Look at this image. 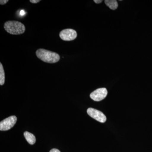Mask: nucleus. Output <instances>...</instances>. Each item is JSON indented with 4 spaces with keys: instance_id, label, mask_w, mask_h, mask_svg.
Segmentation results:
<instances>
[{
    "instance_id": "f03ea898",
    "label": "nucleus",
    "mask_w": 152,
    "mask_h": 152,
    "mask_svg": "<svg viewBox=\"0 0 152 152\" xmlns=\"http://www.w3.org/2000/svg\"><path fill=\"white\" fill-rule=\"evenodd\" d=\"M4 28L7 32L12 35L22 34L26 31L24 25L21 22L17 21L6 22L4 26Z\"/></svg>"
},
{
    "instance_id": "39448f33",
    "label": "nucleus",
    "mask_w": 152,
    "mask_h": 152,
    "mask_svg": "<svg viewBox=\"0 0 152 152\" xmlns=\"http://www.w3.org/2000/svg\"><path fill=\"white\" fill-rule=\"evenodd\" d=\"M87 113L91 118L101 123H104L107 120L106 116L103 113L92 108H89L87 110Z\"/></svg>"
},
{
    "instance_id": "9d476101",
    "label": "nucleus",
    "mask_w": 152,
    "mask_h": 152,
    "mask_svg": "<svg viewBox=\"0 0 152 152\" xmlns=\"http://www.w3.org/2000/svg\"><path fill=\"white\" fill-rule=\"evenodd\" d=\"M9 0H1L0 1V4L3 5L5 4Z\"/></svg>"
},
{
    "instance_id": "1a4fd4ad",
    "label": "nucleus",
    "mask_w": 152,
    "mask_h": 152,
    "mask_svg": "<svg viewBox=\"0 0 152 152\" xmlns=\"http://www.w3.org/2000/svg\"><path fill=\"white\" fill-rule=\"evenodd\" d=\"M5 79V72L4 71V68H3V65L1 63H0V85L1 86H2L4 84Z\"/></svg>"
},
{
    "instance_id": "f257e3e1",
    "label": "nucleus",
    "mask_w": 152,
    "mask_h": 152,
    "mask_svg": "<svg viewBox=\"0 0 152 152\" xmlns=\"http://www.w3.org/2000/svg\"><path fill=\"white\" fill-rule=\"evenodd\" d=\"M36 55L43 61L50 64L58 62L60 59V56L58 53L44 49H38Z\"/></svg>"
},
{
    "instance_id": "7ed1b4c3",
    "label": "nucleus",
    "mask_w": 152,
    "mask_h": 152,
    "mask_svg": "<svg viewBox=\"0 0 152 152\" xmlns=\"http://www.w3.org/2000/svg\"><path fill=\"white\" fill-rule=\"evenodd\" d=\"M17 117L12 116L3 120L0 123V130L7 131L10 129L16 123Z\"/></svg>"
},
{
    "instance_id": "9b49d317",
    "label": "nucleus",
    "mask_w": 152,
    "mask_h": 152,
    "mask_svg": "<svg viewBox=\"0 0 152 152\" xmlns=\"http://www.w3.org/2000/svg\"><path fill=\"white\" fill-rule=\"evenodd\" d=\"M41 1L40 0H30V2L33 4H37Z\"/></svg>"
},
{
    "instance_id": "0eeeda50",
    "label": "nucleus",
    "mask_w": 152,
    "mask_h": 152,
    "mask_svg": "<svg viewBox=\"0 0 152 152\" xmlns=\"http://www.w3.org/2000/svg\"><path fill=\"white\" fill-rule=\"evenodd\" d=\"M24 135L27 141L30 145H34L36 142V137L33 134L29 132H26L24 133Z\"/></svg>"
},
{
    "instance_id": "ddd939ff",
    "label": "nucleus",
    "mask_w": 152,
    "mask_h": 152,
    "mask_svg": "<svg viewBox=\"0 0 152 152\" xmlns=\"http://www.w3.org/2000/svg\"><path fill=\"white\" fill-rule=\"evenodd\" d=\"M102 0H94V2L96 3V4H100V3H102Z\"/></svg>"
},
{
    "instance_id": "423d86ee",
    "label": "nucleus",
    "mask_w": 152,
    "mask_h": 152,
    "mask_svg": "<svg viewBox=\"0 0 152 152\" xmlns=\"http://www.w3.org/2000/svg\"><path fill=\"white\" fill-rule=\"evenodd\" d=\"M107 91L105 88H101L95 90L90 94V97L93 100L99 102L103 100L107 95Z\"/></svg>"
},
{
    "instance_id": "6e6552de",
    "label": "nucleus",
    "mask_w": 152,
    "mask_h": 152,
    "mask_svg": "<svg viewBox=\"0 0 152 152\" xmlns=\"http://www.w3.org/2000/svg\"><path fill=\"white\" fill-rule=\"evenodd\" d=\"M105 3L106 5L112 10H116L118 7V3L116 0H106Z\"/></svg>"
},
{
    "instance_id": "f8f14e48",
    "label": "nucleus",
    "mask_w": 152,
    "mask_h": 152,
    "mask_svg": "<svg viewBox=\"0 0 152 152\" xmlns=\"http://www.w3.org/2000/svg\"><path fill=\"white\" fill-rule=\"evenodd\" d=\"M50 152H61L59 150L57 149H53L50 151Z\"/></svg>"
},
{
    "instance_id": "20e7f679",
    "label": "nucleus",
    "mask_w": 152,
    "mask_h": 152,
    "mask_svg": "<svg viewBox=\"0 0 152 152\" xmlns=\"http://www.w3.org/2000/svg\"><path fill=\"white\" fill-rule=\"evenodd\" d=\"M59 36L63 40L72 41L77 38V33L76 31L72 29H66L60 32Z\"/></svg>"
}]
</instances>
